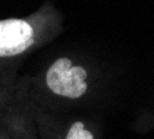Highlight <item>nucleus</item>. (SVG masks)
I'll return each mask as SVG.
<instances>
[{"mask_svg": "<svg viewBox=\"0 0 154 139\" xmlns=\"http://www.w3.org/2000/svg\"><path fill=\"white\" fill-rule=\"evenodd\" d=\"M35 42L32 25L23 20L0 21V57L22 54Z\"/></svg>", "mask_w": 154, "mask_h": 139, "instance_id": "f03ea898", "label": "nucleus"}, {"mask_svg": "<svg viewBox=\"0 0 154 139\" xmlns=\"http://www.w3.org/2000/svg\"><path fill=\"white\" fill-rule=\"evenodd\" d=\"M87 76L84 68L73 66L69 58H59L47 70L45 83L54 94L74 99L87 92Z\"/></svg>", "mask_w": 154, "mask_h": 139, "instance_id": "f257e3e1", "label": "nucleus"}, {"mask_svg": "<svg viewBox=\"0 0 154 139\" xmlns=\"http://www.w3.org/2000/svg\"><path fill=\"white\" fill-rule=\"evenodd\" d=\"M66 139H94L92 134L84 128V124L77 121L70 127Z\"/></svg>", "mask_w": 154, "mask_h": 139, "instance_id": "7ed1b4c3", "label": "nucleus"}]
</instances>
